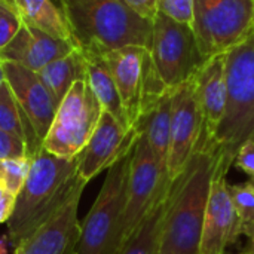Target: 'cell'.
<instances>
[{"label": "cell", "instance_id": "obj_38", "mask_svg": "<svg viewBox=\"0 0 254 254\" xmlns=\"http://www.w3.org/2000/svg\"><path fill=\"white\" fill-rule=\"evenodd\" d=\"M253 180H254V179H253Z\"/></svg>", "mask_w": 254, "mask_h": 254}, {"label": "cell", "instance_id": "obj_27", "mask_svg": "<svg viewBox=\"0 0 254 254\" xmlns=\"http://www.w3.org/2000/svg\"><path fill=\"white\" fill-rule=\"evenodd\" d=\"M25 156H30V155H28V149L24 140L12 132L0 129V161L21 159Z\"/></svg>", "mask_w": 254, "mask_h": 254}, {"label": "cell", "instance_id": "obj_22", "mask_svg": "<svg viewBox=\"0 0 254 254\" xmlns=\"http://www.w3.org/2000/svg\"><path fill=\"white\" fill-rule=\"evenodd\" d=\"M37 74L58 107L70 88L77 80L86 79L85 57L80 49H74L68 55L45 65L40 71H37Z\"/></svg>", "mask_w": 254, "mask_h": 254}, {"label": "cell", "instance_id": "obj_29", "mask_svg": "<svg viewBox=\"0 0 254 254\" xmlns=\"http://www.w3.org/2000/svg\"><path fill=\"white\" fill-rule=\"evenodd\" d=\"M232 165H235L238 170L244 171L246 174H249L252 179H254V138L249 140L246 144H243Z\"/></svg>", "mask_w": 254, "mask_h": 254}, {"label": "cell", "instance_id": "obj_2", "mask_svg": "<svg viewBox=\"0 0 254 254\" xmlns=\"http://www.w3.org/2000/svg\"><path fill=\"white\" fill-rule=\"evenodd\" d=\"M77 49L107 54L124 46L150 48L153 22L124 0H60Z\"/></svg>", "mask_w": 254, "mask_h": 254}, {"label": "cell", "instance_id": "obj_19", "mask_svg": "<svg viewBox=\"0 0 254 254\" xmlns=\"http://www.w3.org/2000/svg\"><path fill=\"white\" fill-rule=\"evenodd\" d=\"M86 63V80L100 101L103 110L109 112L115 119H118L127 129H131L118 86L109 68V64L101 54L82 52Z\"/></svg>", "mask_w": 254, "mask_h": 254}, {"label": "cell", "instance_id": "obj_11", "mask_svg": "<svg viewBox=\"0 0 254 254\" xmlns=\"http://www.w3.org/2000/svg\"><path fill=\"white\" fill-rule=\"evenodd\" d=\"M88 183L80 180L64 205L40 228L21 241L13 254H73L80 235L77 210L83 189Z\"/></svg>", "mask_w": 254, "mask_h": 254}, {"label": "cell", "instance_id": "obj_30", "mask_svg": "<svg viewBox=\"0 0 254 254\" xmlns=\"http://www.w3.org/2000/svg\"><path fill=\"white\" fill-rule=\"evenodd\" d=\"M140 16L153 21L158 13V0H124Z\"/></svg>", "mask_w": 254, "mask_h": 254}, {"label": "cell", "instance_id": "obj_5", "mask_svg": "<svg viewBox=\"0 0 254 254\" xmlns=\"http://www.w3.org/2000/svg\"><path fill=\"white\" fill-rule=\"evenodd\" d=\"M131 158L132 149L107 170L101 190L80 223L73 254H118Z\"/></svg>", "mask_w": 254, "mask_h": 254}, {"label": "cell", "instance_id": "obj_1", "mask_svg": "<svg viewBox=\"0 0 254 254\" xmlns=\"http://www.w3.org/2000/svg\"><path fill=\"white\" fill-rule=\"evenodd\" d=\"M77 156L61 158L42 147L33 158L25 183L15 196L13 211L6 222L10 247L49 220L80 183Z\"/></svg>", "mask_w": 254, "mask_h": 254}, {"label": "cell", "instance_id": "obj_34", "mask_svg": "<svg viewBox=\"0 0 254 254\" xmlns=\"http://www.w3.org/2000/svg\"><path fill=\"white\" fill-rule=\"evenodd\" d=\"M243 253L254 254V231H253V235H252V238H250V243H249V246L246 247V250H244Z\"/></svg>", "mask_w": 254, "mask_h": 254}, {"label": "cell", "instance_id": "obj_20", "mask_svg": "<svg viewBox=\"0 0 254 254\" xmlns=\"http://www.w3.org/2000/svg\"><path fill=\"white\" fill-rule=\"evenodd\" d=\"M15 4L18 16L24 25L70 42L77 48L64 12L58 9L52 0H15Z\"/></svg>", "mask_w": 254, "mask_h": 254}, {"label": "cell", "instance_id": "obj_15", "mask_svg": "<svg viewBox=\"0 0 254 254\" xmlns=\"http://www.w3.org/2000/svg\"><path fill=\"white\" fill-rule=\"evenodd\" d=\"M241 225L229 195L226 174L214 171L207 204L199 254H223L237 243Z\"/></svg>", "mask_w": 254, "mask_h": 254}, {"label": "cell", "instance_id": "obj_37", "mask_svg": "<svg viewBox=\"0 0 254 254\" xmlns=\"http://www.w3.org/2000/svg\"><path fill=\"white\" fill-rule=\"evenodd\" d=\"M1 192H3V189H1V188H0V193H1Z\"/></svg>", "mask_w": 254, "mask_h": 254}, {"label": "cell", "instance_id": "obj_31", "mask_svg": "<svg viewBox=\"0 0 254 254\" xmlns=\"http://www.w3.org/2000/svg\"><path fill=\"white\" fill-rule=\"evenodd\" d=\"M13 202H15V196L9 195L7 192H1L0 193V223H6L13 211Z\"/></svg>", "mask_w": 254, "mask_h": 254}, {"label": "cell", "instance_id": "obj_25", "mask_svg": "<svg viewBox=\"0 0 254 254\" xmlns=\"http://www.w3.org/2000/svg\"><path fill=\"white\" fill-rule=\"evenodd\" d=\"M33 158L25 156L21 159L0 161V188L12 196H16L25 183Z\"/></svg>", "mask_w": 254, "mask_h": 254}, {"label": "cell", "instance_id": "obj_8", "mask_svg": "<svg viewBox=\"0 0 254 254\" xmlns=\"http://www.w3.org/2000/svg\"><path fill=\"white\" fill-rule=\"evenodd\" d=\"M103 107L86 79L77 80L60 103L43 147L61 158H76L92 135Z\"/></svg>", "mask_w": 254, "mask_h": 254}, {"label": "cell", "instance_id": "obj_28", "mask_svg": "<svg viewBox=\"0 0 254 254\" xmlns=\"http://www.w3.org/2000/svg\"><path fill=\"white\" fill-rule=\"evenodd\" d=\"M22 22L16 12L0 4V51L15 37Z\"/></svg>", "mask_w": 254, "mask_h": 254}, {"label": "cell", "instance_id": "obj_36", "mask_svg": "<svg viewBox=\"0 0 254 254\" xmlns=\"http://www.w3.org/2000/svg\"><path fill=\"white\" fill-rule=\"evenodd\" d=\"M223 254H234V253H226V252H225V253ZM241 254H244V253H241Z\"/></svg>", "mask_w": 254, "mask_h": 254}, {"label": "cell", "instance_id": "obj_6", "mask_svg": "<svg viewBox=\"0 0 254 254\" xmlns=\"http://www.w3.org/2000/svg\"><path fill=\"white\" fill-rule=\"evenodd\" d=\"M192 30L204 60L254 34V0H193Z\"/></svg>", "mask_w": 254, "mask_h": 254}, {"label": "cell", "instance_id": "obj_23", "mask_svg": "<svg viewBox=\"0 0 254 254\" xmlns=\"http://www.w3.org/2000/svg\"><path fill=\"white\" fill-rule=\"evenodd\" d=\"M228 189L241 225V234L252 238L254 231V180L252 179L243 185H228Z\"/></svg>", "mask_w": 254, "mask_h": 254}, {"label": "cell", "instance_id": "obj_16", "mask_svg": "<svg viewBox=\"0 0 254 254\" xmlns=\"http://www.w3.org/2000/svg\"><path fill=\"white\" fill-rule=\"evenodd\" d=\"M147 55L149 49L143 46H124L104 54L131 128L140 116Z\"/></svg>", "mask_w": 254, "mask_h": 254}, {"label": "cell", "instance_id": "obj_21", "mask_svg": "<svg viewBox=\"0 0 254 254\" xmlns=\"http://www.w3.org/2000/svg\"><path fill=\"white\" fill-rule=\"evenodd\" d=\"M171 199H173V183L168 182L162 188L150 213L146 216L143 223L131 235V238L127 241V244L121 249L118 254H158L161 232Z\"/></svg>", "mask_w": 254, "mask_h": 254}, {"label": "cell", "instance_id": "obj_7", "mask_svg": "<svg viewBox=\"0 0 254 254\" xmlns=\"http://www.w3.org/2000/svg\"><path fill=\"white\" fill-rule=\"evenodd\" d=\"M152 28L150 58L158 76L168 91H174L188 80L204 64L193 30L158 12Z\"/></svg>", "mask_w": 254, "mask_h": 254}, {"label": "cell", "instance_id": "obj_17", "mask_svg": "<svg viewBox=\"0 0 254 254\" xmlns=\"http://www.w3.org/2000/svg\"><path fill=\"white\" fill-rule=\"evenodd\" d=\"M74 49L77 48L70 42L22 24L15 37L0 51V60L21 64L37 73L45 65L68 55Z\"/></svg>", "mask_w": 254, "mask_h": 254}, {"label": "cell", "instance_id": "obj_3", "mask_svg": "<svg viewBox=\"0 0 254 254\" xmlns=\"http://www.w3.org/2000/svg\"><path fill=\"white\" fill-rule=\"evenodd\" d=\"M216 164L213 153L196 150L183 174L173 182V199L164 220L158 254H199Z\"/></svg>", "mask_w": 254, "mask_h": 254}, {"label": "cell", "instance_id": "obj_24", "mask_svg": "<svg viewBox=\"0 0 254 254\" xmlns=\"http://www.w3.org/2000/svg\"><path fill=\"white\" fill-rule=\"evenodd\" d=\"M0 129L18 135L25 143V129H24L22 115L19 112L13 92L6 80L0 86Z\"/></svg>", "mask_w": 254, "mask_h": 254}, {"label": "cell", "instance_id": "obj_18", "mask_svg": "<svg viewBox=\"0 0 254 254\" xmlns=\"http://www.w3.org/2000/svg\"><path fill=\"white\" fill-rule=\"evenodd\" d=\"M171 112L173 91H168L159 98V101L153 107L141 113L132 127L137 132H141L147 138L164 174H167L171 141Z\"/></svg>", "mask_w": 254, "mask_h": 254}, {"label": "cell", "instance_id": "obj_9", "mask_svg": "<svg viewBox=\"0 0 254 254\" xmlns=\"http://www.w3.org/2000/svg\"><path fill=\"white\" fill-rule=\"evenodd\" d=\"M170 180L167 174L162 173L147 138L141 132H137L132 147L127 185V202L121 225L118 253L150 213L162 188Z\"/></svg>", "mask_w": 254, "mask_h": 254}, {"label": "cell", "instance_id": "obj_14", "mask_svg": "<svg viewBox=\"0 0 254 254\" xmlns=\"http://www.w3.org/2000/svg\"><path fill=\"white\" fill-rule=\"evenodd\" d=\"M3 70L22 116L43 143L58 109L51 92L36 71L21 64L3 61Z\"/></svg>", "mask_w": 254, "mask_h": 254}, {"label": "cell", "instance_id": "obj_12", "mask_svg": "<svg viewBox=\"0 0 254 254\" xmlns=\"http://www.w3.org/2000/svg\"><path fill=\"white\" fill-rule=\"evenodd\" d=\"M135 138L137 131L134 128L127 129L109 112L103 110L92 135L77 155V173L80 179L89 183L101 171L109 170L132 149Z\"/></svg>", "mask_w": 254, "mask_h": 254}, {"label": "cell", "instance_id": "obj_35", "mask_svg": "<svg viewBox=\"0 0 254 254\" xmlns=\"http://www.w3.org/2000/svg\"><path fill=\"white\" fill-rule=\"evenodd\" d=\"M6 79H4V70H3V61L0 60V86L3 85V82H4Z\"/></svg>", "mask_w": 254, "mask_h": 254}, {"label": "cell", "instance_id": "obj_4", "mask_svg": "<svg viewBox=\"0 0 254 254\" xmlns=\"http://www.w3.org/2000/svg\"><path fill=\"white\" fill-rule=\"evenodd\" d=\"M228 103L211 152L219 173L228 174L238 150L254 138V34L226 52Z\"/></svg>", "mask_w": 254, "mask_h": 254}, {"label": "cell", "instance_id": "obj_33", "mask_svg": "<svg viewBox=\"0 0 254 254\" xmlns=\"http://www.w3.org/2000/svg\"><path fill=\"white\" fill-rule=\"evenodd\" d=\"M0 4H3V6H6V7L12 9L13 12H16V4H15V0H0ZM16 13H18V12H16Z\"/></svg>", "mask_w": 254, "mask_h": 254}, {"label": "cell", "instance_id": "obj_10", "mask_svg": "<svg viewBox=\"0 0 254 254\" xmlns=\"http://www.w3.org/2000/svg\"><path fill=\"white\" fill-rule=\"evenodd\" d=\"M202 131V115L193 79L173 91L171 141L167 176L173 183L188 167Z\"/></svg>", "mask_w": 254, "mask_h": 254}, {"label": "cell", "instance_id": "obj_26", "mask_svg": "<svg viewBox=\"0 0 254 254\" xmlns=\"http://www.w3.org/2000/svg\"><path fill=\"white\" fill-rule=\"evenodd\" d=\"M158 12L180 24L192 27L193 0H158Z\"/></svg>", "mask_w": 254, "mask_h": 254}, {"label": "cell", "instance_id": "obj_13", "mask_svg": "<svg viewBox=\"0 0 254 254\" xmlns=\"http://www.w3.org/2000/svg\"><path fill=\"white\" fill-rule=\"evenodd\" d=\"M193 82L202 115V131L195 152L205 150L213 153V141L225 116L228 103L226 54H219L205 60L195 73Z\"/></svg>", "mask_w": 254, "mask_h": 254}, {"label": "cell", "instance_id": "obj_32", "mask_svg": "<svg viewBox=\"0 0 254 254\" xmlns=\"http://www.w3.org/2000/svg\"><path fill=\"white\" fill-rule=\"evenodd\" d=\"M9 238L7 235H1L0 237V254H9Z\"/></svg>", "mask_w": 254, "mask_h": 254}]
</instances>
